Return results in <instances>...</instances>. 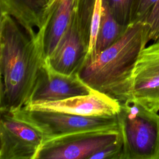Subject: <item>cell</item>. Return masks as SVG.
I'll return each instance as SVG.
<instances>
[{
  "mask_svg": "<svg viewBox=\"0 0 159 159\" xmlns=\"http://www.w3.org/2000/svg\"><path fill=\"white\" fill-rule=\"evenodd\" d=\"M45 63L43 33L30 34L1 13V112L12 113L29 102Z\"/></svg>",
  "mask_w": 159,
  "mask_h": 159,
  "instance_id": "obj_1",
  "label": "cell"
},
{
  "mask_svg": "<svg viewBox=\"0 0 159 159\" xmlns=\"http://www.w3.org/2000/svg\"><path fill=\"white\" fill-rule=\"evenodd\" d=\"M145 22L129 25L118 40L93 60H85L78 73L91 89L124 102L132 97V77L138 58L149 40Z\"/></svg>",
  "mask_w": 159,
  "mask_h": 159,
  "instance_id": "obj_2",
  "label": "cell"
},
{
  "mask_svg": "<svg viewBox=\"0 0 159 159\" xmlns=\"http://www.w3.org/2000/svg\"><path fill=\"white\" fill-rule=\"evenodd\" d=\"M116 115L123 141L122 159H159V115L130 98Z\"/></svg>",
  "mask_w": 159,
  "mask_h": 159,
  "instance_id": "obj_3",
  "label": "cell"
},
{
  "mask_svg": "<svg viewBox=\"0 0 159 159\" xmlns=\"http://www.w3.org/2000/svg\"><path fill=\"white\" fill-rule=\"evenodd\" d=\"M11 114L41 133L43 142L80 131L119 127L116 116H81L60 112L31 110L24 107Z\"/></svg>",
  "mask_w": 159,
  "mask_h": 159,
  "instance_id": "obj_4",
  "label": "cell"
},
{
  "mask_svg": "<svg viewBox=\"0 0 159 159\" xmlns=\"http://www.w3.org/2000/svg\"><path fill=\"white\" fill-rule=\"evenodd\" d=\"M120 137L119 127L70 134L44 141L35 159H90Z\"/></svg>",
  "mask_w": 159,
  "mask_h": 159,
  "instance_id": "obj_5",
  "label": "cell"
},
{
  "mask_svg": "<svg viewBox=\"0 0 159 159\" xmlns=\"http://www.w3.org/2000/svg\"><path fill=\"white\" fill-rule=\"evenodd\" d=\"M43 142L42 135L35 129L11 113L1 112V159H35Z\"/></svg>",
  "mask_w": 159,
  "mask_h": 159,
  "instance_id": "obj_6",
  "label": "cell"
},
{
  "mask_svg": "<svg viewBox=\"0 0 159 159\" xmlns=\"http://www.w3.org/2000/svg\"><path fill=\"white\" fill-rule=\"evenodd\" d=\"M90 35L73 11L69 25L53 53L45 59L55 71L65 75L78 74L89 50Z\"/></svg>",
  "mask_w": 159,
  "mask_h": 159,
  "instance_id": "obj_7",
  "label": "cell"
},
{
  "mask_svg": "<svg viewBox=\"0 0 159 159\" xmlns=\"http://www.w3.org/2000/svg\"><path fill=\"white\" fill-rule=\"evenodd\" d=\"M148 109L159 111V42L145 47L135 65L132 97Z\"/></svg>",
  "mask_w": 159,
  "mask_h": 159,
  "instance_id": "obj_8",
  "label": "cell"
},
{
  "mask_svg": "<svg viewBox=\"0 0 159 159\" xmlns=\"http://www.w3.org/2000/svg\"><path fill=\"white\" fill-rule=\"evenodd\" d=\"M120 102L92 89L90 93L57 101L30 102L24 107L31 110L60 112L81 116H114L120 110Z\"/></svg>",
  "mask_w": 159,
  "mask_h": 159,
  "instance_id": "obj_9",
  "label": "cell"
},
{
  "mask_svg": "<svg viewBox=\"0 0 159 159\" xmlns=\"http://www.w3.org/2000/svg\"><path fill=\"white\" fill-rule=\"evenodd\" d=\"M91 91L92 89L80 78L78 74L65 75L57 72L51 68L45 61L29 103L60 101L88 94Z\"/></svg>",
  "mask_w": 159,
  "mask_h": 159,
  "instance_id": "obj_10",
  "label": "cell"
},
{
  "mask_svg": "<svg viewBox=\"0 0 159 159\" xmlns=\"http://www.w3.org/2000/svg\"><path fill=\"white\" fill-rule=\"evenodd\" d=\"M75 0H55L46 11L42 28L45 59L53 53L72 17Z\"/></svg>",
  "mask_w": 159,
  "mask_h": 159,
  "instance_id": "obj_11",
  "label": "cell"
},
{
  "mask_svg": "<svg viewBox=\"0 0 159 159\" xmlns=\"http://www.w3.org/2000/svg\"><path fill=\"white\" fill-rule=\"evenodd\" d=\"M1 13L12 16L28 32L35 34L43 22V9L38 0H0Z\"/></svg>",
  "mask_w": 159,
  "mask_h": 159,
  "instance_id": "obj_12",
  "label": "cell"
},
{
  "mask_svg": "<svg viewBox=\"0 0 159 159\" xmlns=\"http://www.w3.org/2000/svg\"><path fill=\"white\" fill-rule=\"evenodd\" d=\"M126 27L118 23L103 1L101 22L94 49L92 55L86 57V60H93L101 52L112 45L120 37Z\"/></svg>",
  "mask_w": 159,
  "mask_h": 159,
  "instance_id": "obj_13",
  "label": "cell"
},
{
  "mask_svg": "<svg viewBox=\"0 0 159 159\" xmlns=\"http://www.w3.org/2000/svg\"><path fill=\"white\" fill-rule=\"evenodd\" d=\"M116 20L124 27L133 22L137 0H103Z\"/></svg>",
  "mask_w": 159,
  "mask_h": 159,
  "instance_id": "obj_14",
  "label": "cell"
},
{
  "mask_svg": "<svg viewBox=\"0 0 159 159\" xmlns=\"http://www.w3.org/2000/svg\"><path fill=\"white\" fill-rule=\"evenodd\" d=\"M122 152L123 141L121 136L116 142L94 153L90 159H122Z\"/></svg>",
  "mask_w": 159,
  "mask_h": 159,
  "instance_id": "obj_15",
  "label": "cell"
},
{
  "mask_svg": "<svg viewBox=\"0 0 159 159\" xmlns=\"http://www.w3.org/2000/svg\"><path fill=\"white\" fill-rule=\"evenodd\" d=\"M158 1V0H137L133 22L139 21L145 22Z\"/></svg>",
  "mask_w": 159,
  "mask_h": 159,
  "instance_id": "obj_16",
  "label": "cell"
},
{
  "mask_svg": "<svg viewBox=\"0 0 159 159\" xmlns=\"http://www.w3.org/2000/svg\"><path fill=\"white\" fill-rule=\"evenodd\" d=\"M149 27V40L159 42V0L154 6L146 22Z\"/></svg>",
  "mask_w": 159,
  "mask_h": 159,
  "instance_id": "obj_17",
  "label": "cell"
},
{
  "mask_svg": "<svg viewBox=\"0 0 159 159\" xmlns=\"http://www.w3.org/2000/svg\"><path fill=\"white\" fill-rule=\"evenodd\" d=\"M40 4L41 5V6L42 7V8L43 9V13H44V10L46 7V6H47L49 0H38Z\"/></svg>",
  "mask_w": 159,
  "mask_h": 159,
  "instance_id": "obj_18",
  "label": "cell"
},
{
  "mask_svg": "<svg viewBox=\"0 0 159 159\" xmlns=\"http://www.w3.org/2000/svg\"><path fill=\"white\" fill-rule=\"evenodd\" d=\"M54 1H55V0H49V1H48V4H47V6H46V7H45V10H44V13H43V16H44V14H45V12H46V11L52 6V4L54 2Z\"/></svg>",
  "mask_w": 159,
  "mask_h": 159,
  "instance_id": "obj_19",
  "label": "cell"
}]
</instances>
